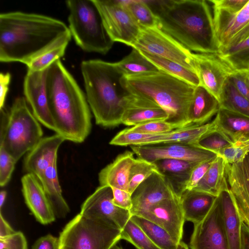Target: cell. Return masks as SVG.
I'll return each instance as SVG.
<instances>
[{"label":"cell","mask_w":249,"mask_h":249,"mask_svg":"<svg viewBox=\"0 0 249 249\" xmlns=\"http://www.w3.org/2000/svg\"><path fill=\"white\" fill-rule=\"evenodd\" d=\"M138 216L147 219L166 230L177 243L181 241L185 221L180 197L177 195L165 199Z\"/></svg>","instance_id":"cell-17"},{"label":"cell","mask_w":249,"mask_h":249,"mask_svg":"<svg viewBox=\"0 0 249 249\" xmlns=\"http://www.w3.org/2000/svg\"><path fill=\"white\" fill-rule=\"evenodd\" d=\"M105 29L111 39L132 47L141 27L126 8L124 0H93Z\"/></svg>","instance_id":"cell-11"},{"label":"cell","mask_w":249,"mask_h":249,"mask_svg":"<svg viewBox=\"0 0 249 249\" xmlns=\"http://www.w3.org/2000/svg\"><path fill=\"white\" fill-rule=\"evenodd\" d=\"M134 153L127 151L119 155L99 173L100 186H108L128 191L130 169L135 158Z\"/></svg>","instance_id":"cell-25"},{"label":"cell","mask_w":249,"mask_h":249,"mask_svg":"<svg viewBox=\"0 0 249 249\" xmlns=\"http://www.w3.org/2000/svg\"><path fill=\"white\" fill-rule=\"evenodd\" d=\"M126 8L141 28L158 27V19L145 0H124Z\"/></svg>","instance_id":"cell-37"},{"label":"cell","mask_w":249,"mask_h":249,"mask_svg":"<svg viewBox=\"0 0 249 249\" xmlns=\"http://www.w3.org/2000/svg\"><path fill=\"white\" fill-rule=\"evenodd\" d=\"M11 75L10 73L0 74V108L4 107L5 99L9 89Z\"/></svg>","instance_id":"cell-51"},{"label":"cell","mask_w":249,"mask_h":249,"mask_svg":"<svg viewBox=\"0 0 249 249\" xmlns=\"http://www.w3.org/2000/svg\"><path fill=\"white\" fill-rule=\"evenodd\" d=\"M69 29L76 44L84 51L107 53L114 42L107 34L93 0H69Z\"/></svg>","instance_id":"cell-7"},{"label":"cell","mask_w":249,"mask_h":249,"mask_svg":"<svg viewBox=\"0 0 249 249\" xmlns=\"http://www.w3.org/2000/svg\"><path fill=\"white\" fill-rule=\"evenodd\" d=\"M139 51L159 70L180 79L195 87L200 85V80L196 72L164 58L143 51L139 50Z\"/></svg>","instance_id":"cell-32"},{"label":"cell","mask_w":249,"mask_h":249,"mask_svg":"<svg viewBox=\"0 0 249 249\" xmlns=\"http://www.w3.org/2000/svg\"><path fill=\"white\" fill-rule=\"evenodd\" d=\"M0 249H28L26 238L21 231L0 238Z\"/></svg>","instance_id":"cell-46"},{"label":"cell","mask_w":249,"mask_h":249,"mask_svg":"<svg viewBox=\"0 0 249 249\" xmlns=\"http://www.w3.org/2000/svg\"><path fill=\"white\" fill-rule=\"evenodd\" d=\"M132 47L172 61L197 73L193 53L158 27L141 28Z\"/></svg>","instance_id":"cell-10"},{"label":"cell","mask_w":249,"mask_h":249,"mask_svg":"<svg viewBox=\"0 0 249 249\" xmlns=\"http://www.w3.org/2000/svg\"><path fill=\"white\" fill-rule=\"evenodd\" d=\"M126 129L133 133L157 134L169 132L174 129L165 121H156L140 124Z\"/></svg>","instance_id":"cell-42"},{"label":"cell","mask_w":249,"mask_h":249,"mask_svg":"<svg viewBox=\"0 0 249 249\" xmlns=\"http://www.w3.org/2000/svg\"><path fill=\"white\" fill-rule=\"evenodd\" d=\"M17 161L0 146V185L5 186L9 181Z\"/></svg>","instance_id":"cell-43"},{"label":"cell","mask_w":249,"mask_h":249,"mask_svg":"<svg viewBox=\"0 0 249 249\" xmlns=\"http://www.w3.org/2000/svg\"><path fill=\"white\" fill-rule=\"evenodd\" d=\"M120 238L130 242L138 249H160L131 219L122 230Z\"/></svg>","instance_id":"cell-38"},{"label":"cell","mask_w":249,"mask_h":249,"mask_svg":"<svg viewBox=\"0 0 249 249\" xmlns=\"http://www.w3.org/2000/svg\"><path fill=\"white\" fill-rule=\"evenodd\" d=\"M130 146L138 158L151 162L163 159L201 162L217 156L216 154L199 148L193 143L173 142Z\"/></svg>","instance_id":"cell-13"},{"label":"cell","mask_w":249,"mask_h":249,"mask_svg":"<svg viewBox=\"0 0 249 249\" xmlns=\"http://www.w3.org/2000/svg\"><path fill=\"white\" fill-rule=\"evenodd\" d=\"M215 118L202 125L191 124L171 131L157 134H141L128 132L126 129L117 133L109 144L118 146L157 144L166 143L196 144L203 137L216 132Z\"/></svg>","instance_id":"cell-9"},{"label":"cell","mask_w":249,"mask_h":249,"mask_svg":"<svg viewBox=\"0 0 249 249\" xmlns=\"http://www.w3.org/2000/svg\"><path fill=\"white\" fill-rule=\"evenodd\" d=\"M156 172L159 171L154 162L136 159L130 171L128 192L132 195L141 183Z\"/></svg>","instance_id":"cell-39"},{"label":"cell","mask_w":249,"mask_h":249,"mask_svg":"<svg viewBox=\"0 0 249 249\" xmlns=\"http://www.w3.org/2000/svg\"><path fill=\"white\" fill-rule=\"evenodd\" d=\"M65 141L57 134L43 138L26 155L23 162L24 171L39 180L46 170L57 161L58 149Z\"/></svg>","instance_id":"cell-22"},{"label":"cell","mask_w":249,"mask_h":249,"mask_svg":"<svg viewBox=\"0 0 249 249\" xmlns=\"http://www.w3.org/2000/svg\"><path fill=\"white\" fill-rule=\"evenodd\" d=\"M219 57L234 71H249V37L238 44L222 49Z\"/></svg>","instance_id":"cell-36"},{"label":"cell","mask_w":249,"mask_h":249,"mask_svg":"<svg viewBox=\"0 0 249 249\" xmlns=\"http://www.w3.org/2000/svg\"><path fill=\"white\" fill-rule=\"evenodd\" d=\"M229 191L243 221L249 226V153L238 163L227 164Z\"/></svg>","instance_id":"cell-21"},{"label":"cell","mask_w":249,"mask_h":249,"mask_svg":"<svg viewBox=\"0 0 249 249\" xmlns=\"http://www.w3.org/2000/svg\"><path fill=\"white\" fill-rule=\"evenodd\" d=\"M248 153L241 145H231L220 150L217 155L222 157L228 164L242 161Z\"/></svg>","instance_id":"cell-44"},{"label":"cell","mask_w":249,"mask_h":249,"mask_svg":"<svg viewBox=\"0 0 249 249\" xmlns=\"http://www.w3.org/2000/svg\"><path fill=\"white\" fill-rule=\"evenodd\" d=\"M59 238L47 234L38 238L34 244L32 249H59Z\"/></svg>","instance_id":"cell-50"},{"label":"cell","mask_w":249,"mask_h":249,"mask_svg":"<svg viewBox=\"0 0 249 249\" xmlns=\"http://www.w3.org/2000/svg\"><path fill=\"white\" fill-rule=\"evenodd\" d=\"M216 132L232 145L249 140V118L220 107Z\"/></svg>","instance_id":"cell-24"},{"label":"cell","mask_w":249,"mask_h":249,"mask_svg":"<svg viewBox=\"0 0 249 249\" xmlns=\"http://www.w3.org/2000/svg\"><path fill=\"white\" fill-rule=\"evenodd\" d=\"M67 46L62 45L40 56L27 66V71H39L46 70L64 55Z\"/></svg>","instance_id":"cell-40"},{"label":"cell","mask_w":249,"mask_h":249,"mask_svg":"<svg viewBox=\"0 0 249 249\" xmlns=\"http://www.w3.org/2000/svg\"><path fill=\"white\" fill-rule=\"evenodd\" d=\"M21 181L25 202L36 220L43 225L55 221L53 209L38 178L33 174L26 173Z\"/></svg>","instance_id":"cell-23"},{"label":"cell","mask_w":249,"mask_h":249,"mask_svg":"<svg viewBox=\"0 0 249 249\" xmlns=\"http://www.w3.org/2000/svg\"><path fill=\"white\" fill-rule=\"evenodd\" d=\"M80 213L110 222L121 230L131 216L129 211L120 208L113 203L111 187L100 185L83 203Z\"/></svg>","instance_id":"cell-15"},{"label":"cell","mask_w":249,"mask_h":249,"mask_svg":"<svg viewBox=\"0 0 249 249\" xmlns=\"http://www.w3.org/2000/svg\"><path fill=\"white\" fill-rule=\"evenodd\" d=\"M69 27L56 18L39 14L13 11L0 14V61L27 66L71 38Z\"/></svg>","instance_id":"cell-1"},{"label":"cell","mask_w":249,"mask_h":249,"mask_svg":"<svg viewBox=\"0 0 249 249\" xmlns=\"http://www.w3.org/2000/svg\"><path fill=\"white\" fill-rule=\"evenodd\" d=\"M7 195V192L5 190H1L0 192V210L4 205Z\"/></svg>","instance_id":"cell-54"},{"label":"cell","mask_w":249,"mask_h":249,"mask_svg":"<svg viewBox=\"0 0 249 249\" xmlns=\"http://www.w3.org/2000/svg\"><path fill=\"white\" fill-rule=\"evenodd\" d=\"M227 163L217 155L197 186L194 189L218 197L229 190L226 167Z\"/></svg>","instance_id":"cell-31"},{"label":"cell","mask_w":249,"mask_h":249,"mask_svg":"<svg viewBox=\"0 0 249 249\" xmlns=\"http://www.w3.org/2000/svg\"><path fill=\"white\" fill-rule=\"evenodd\" d=\"M121 231L110 222L79 213L60 232L59 249H109L121 240Z\"/></svg>","instance_id":"cell-8"},{"label":"cell","mask_w":249,"mask_h":249,"mask_svg":"<svg viewBox=\"0 0 249 249\" xmlns=\"http://www.w3.org/2000/svg\"><path fill=\"white\" fill-rule=\"evenodd\" d=\"M116 63L124 76L159 71L139 50L134 48L127 55Z\"/></svg>","instance_id":"cell-35"},{"label":"cell","mask_w":249,"mask_h":249,"mask_svg":"<svg viewBox=\"0 0 249 249\" xmlns=\"http://www.w3.org/2000/svg\"><path fill=\"white\" fill-rule=\"evenodd\" d=\"M57 161L54 162L44 172L39 180L50 202L56 217H65L70 212V209L64 199L59 183Z\"/></svg>","instance_id":"cell-30"},{"label":"cell","mask_w":249,"mask_h":249,"mask_svg":"<svg viewBox=\"0 0 249 249\" xmlns=\"http://www.w3.org/2000/svg\"><path fill=\"white\" fill-rule=\"evenodd\" d=\"M213 9L214 28L220 50L236 45L249 37V0L236 13Z\"/></svg>","instance_id":"cell-14"},{"label":"cell","mask_w":249,"mask_h":249,"mask_svg":"<svg viewBox=\"0 0 249 249\" xmlns=\"http://www.w3.org/2000/svg\"><path fill=\"white\" fill-rule=\"evenodd\" d=\"M121 83L131 94L147 97L167 113L166 121L174 129L189 124L188 112L195 87L162 71L123 76Z\"/></svg>","instance_id":"cell-5"},{"label":"cell","mask_w":249,"mask_h":249,"mask_svg":"<svg viewBox=\"0 0 249 249\" xmlns=\"http://www.w3.org/2000/svg\"><path fill=\"white\" fill-rule=\"evenodd\" d=\"M47 69L39 71H27L23 81V92L36 118L44 126L54 131L46 89Z\"/></svg>","instance_id":"cell-18"},{"label":"cell","mask_w":249,"mask_h":249,"mask_svg":"<svg viewBox=\"0 0 249 249\" xmlns=\"http://www.w3.org/2000/svg\"><path fill=\"white\" fill-rule=\"evenodd\" d=\"M123 112L122 123L128 126L156 121H166V112L154 101L142 96L129 93L121 102Z\"/></svg>","instance_id":"cell-20"},{"label":"cell","mask_w":249,"mask_h":249,"mask_svg":"<svg viewBox=\"0 0 249 249\" xmlns=\"http://www.w3.org/2000/svg\"><path fill=\"white\" fill-rule=\"evenodd\" d=\"M113 194V202L117 207L129 211L132 207L131 194L127 191L111 187Z\"/></svg>","instance_id":"cell-48"},{"label":"cell","mask_w":249,"mask_h":249,"mask_svg":"<svg viewBox=\"0 0 249 249\" xmlns=\"http://www.w3.org/2000/svg\"><path fill=\"white\" fill-rule=\"evenodd\" d=\"M220 107L249 118V100L242 95L228 78L220 99Z\"/></svg>","instance_id":"cell-34"},{"label":"cell","mask_w":249,"mask_h":249,"mask_svg":"<svg viewBox=\"0 0 249 249\" xmlns=\"http://www.w3.org/2000/svg\"><path fill=\"white\" fill-rule=\"evenodd\" d=\"M249 0H212L213 7L225 10L231 13H236L241 10Z\"/></svg>","instance_id":"cell-49"},{"label":"cell","mask_w":249,"mask_h":249,"mask_svg":"<svg viewBox=\"0 0 249 249\" xmlns=\"http://www.w3.org/2000/svg\"><path fill=\"white\" fill-rule=\"evenodd\" d=\"M193 55L200 85L220 101L224 85L234 70L217 53H193Z\"/></svg>","instance_id":"cell-16"},{"label":"cell","mask_w":249,"mask_h":249,"mask_svg":"<svg viewBox=\"0 0 249 249\" xmlns=\"http://www.w3.org/2000/svg\"><path fill=\"white\" fill-rule=\"evenodd\" d=\"M130 219L138 225L150 240L160 249H176L178 243L170 234L155 223L138 215H131Z\"/></svg>","instance_id":"cell-33"},{"label":"cell","mask_w":249,"mask_h":249,"mask_svg":"<svg viewBox=\"0 0 249 249\" xmlns=\"http://www.w3.org/2000/svg\"><path fill=\"white\" fill-rule=\"evenodd\" d=\"M195 144L199 148L216 155L223 148L232 145L216 132L203 137Z\"/></svg>","instance_id":"cell-41"},{"label":"cell","mask_w":249,"mask_h":249,"mask_svg":"<svg viewBox=\"0 0 249 249\" xmlns=\"http://www.w3.org/2000/svg\"><path fill=\"white\" fill-rule=\"evenodd\" d=\"M240 249H249V226L243 221L241 225Z\"/></svg>","instance_id":"cell-52"},{"label":"cell","mask_w":249,"mask_h":249,"mask_svg":"<svg viewBox=\"0 0 249 249\" xmlns=\"http://www.w3.org/2000/svg\"><path fill=\"white\" fill-rule=\"evenodd\" d=\"M235 145L242 146L245 149L248 153H249V140Z\"/></svg>","instance_id":"cell-55"},{"label":"cell","mask_w":249,"mask_h":249,"mask_svg":"<svg viewBox=\"0 0 249 249\" xmlns=\"http://www.w3.org/2000/svg\"><path fill=\"white\" fill-rule=\"evenodd\" d=\"M224 228L229 249H240L241 225L243 221L229 193L220 194Z\"/></svg>","instance_id":"cell-29"},{"label":"cell","mask_w":249,"mask_h":249,"mask_svg":"<svg viewBox=\"0 0 249 249\" xmlns=\"http://www.w3.org/2000/svg\"><path fill=\"white\" fill-rule=\"evenodd\" d=\"M229 78L237 90L249 100V71H234Z\"/></svg>","instance_id":"cell-45"},{"label":"cell","mask_w":249,"mask_h":249,"mask_svg":"<svg viewBox=\"0 0 249 249\" xmlns=\"http://www.w3.org/2000/svg\"><path fill=\"white\" fill-rule=\"evenodd\" d=\"M16 231H15L9 223L2 216V213H0V238H3L8 236Z\"/></svg>","instance_id":"cell-53"},{"label":"cell","mask_w":249,"mask_h":249,"mask_svg":"<svg viewBox=\"0 0 249 249\" xmlns=\"http://www.w3.org/2000/svg\"><path fill=\"white\" fill-rule=\"evenodd\" d=\"M109 249H123L120 247L117 246L116 244L114 245Z\"/></svg>","instance_id":"cell-57"},{"label":"cell","mask_w":249,"mask_h":249,"mask_svg":"<svg viewBox=\"0 0 249 249\" xmlns=\"http://www.w3.org/2000/svg\"><path fill=\"white\" fill-rule=\"evenodd\" d=\"M214 159L200 162L194 167L191 173L186 190H191L197 186Z\"/></svg>","instance_id":"cell-47"},{"label":"cell","mask_w":249,"mask_h":249,"mask_svg":"<svg viewBox=\"0 0 249 249\" xmlns=\"http://www.w3.org/2000/svg\"><path fill=\"white\" fill-rule=\"evenodd\" d=\"M177 195L160 172H156L141 183L131 195V215H138L161 201Z\"/></svg>","instance_id":"cell-19"},{"label":"cell","mask_w":249,"mask_h":249,"mask_svg":"<svg viewBox=\"0 0 249 249\" xmlns=\"http://www.w3.org/2000/svg\"><path fill=\"white\" fill-rule=\"evenodd\" d=\"M176 249H189V248L185 243L181 241L178 243Z\"/></svg>","instance_id":"cell-56"},{"label":"cell","mask_w":249,"mask_h":249,"mask_svg":"<svg viewBox=\"0 0 249 249\" xmlns=\"http://www.w3.org/2000/svg\"><path fill=\"white\" fill-rule=\"evenodd\" d=\"M190 246L191 249H229L220 195L205 218L194 224Z\"/></svg>","instance_id":"cell-12"},{"label":"cell","mask_w":249,"mask_h":249,"mask_svg":"<svg viewBox=\"0 0 249 249\" xmlns=\"http://www.w3.org/2000/svg\"><path fill=\"white\" fill-rule=\"evenodd\" d=\"M158 19V27L190 51L218 53L213 18L204 0H146Z\"/></svg>","instance_id":"cell-2"},{"label":"cell","mask_w":249,"mask_h":249,"mask_svg":"<svg viewBox=\"0 0 249 249\" xmlns=\"http://www.w3.org/2000/svg\"><path fill=\"white\" fill-rule=\"evenodd\" d=\"M220 107L218 100L201 85L195 87L188 112L189 124H206Z\"/></svg>","instance_id":"cell-27"},{"label":"cell","mask_w":249,"mask_h":249,"mask_svg":"<svg viewBox=\"0 0 249 249\" xmlns=\"http://www.w3.org/2000/svg\"><path fill=\"white\" fill-rule=\"evenodd\" d=\"M154 163L175 193L180 196L186 190L193 169L200 162L180 160L163 159Z\"/></svg>","instance_id":"cell-26"},{"label":"cell","mask_w":249,"mask_h":249,"mask_svg":"<svg viewBox=\"0 0 249 249\" xmlns=\"http://www.w3.org/2000/svg\"><path fill=\"white\" fill-rule=\"evenodd\" d=\"M46 89L56 134L66 141L83 142L91 129L86 95L60 59L47 69Z\"/></svg>","instance_id":"cell-3"},{"label":"cell","mask_w":249,"mask_h":249,"mask_svg":"<svg viewBox=\"0 0 249 249\" xmlns=\"http://www.w3.org/2000/svg\"><path fill=\"white\" fill-rule=\"evenodd\" d=\"M179 197L185 220L194 224L205 218L217 197L192 189L186 190Z\"/></svg>","instance_id":"cell-28"},{"label":"cell","mask_w":249,"mask_h":249,"mask_svg":"<svg viewBox=\"0 0 249 249\" xmlns=\"http://www.w3.org/2000/svg\"><path fill=\"white\" fill-rule=\"evenodd\" d=\"M86 96L96 124L113 127L122 123L121 102L129 93L121 83L123 74L116 62L83 60L80 65Z\"/></svg>","instance_id":"cell-4"},{"label":"cell","mask_w":249,"mask_h":249,"mask_svg":"<svg viewBox=\"0 0 249 249\" xmlns=\"http://www.w3.org/2000/svg\"><path fill=\"white\" fill-rule=\"evenodd\" d=\"M40 123L24 97H18L9 110L0 112V146L17 162L43 138Z\"/></svg>","instance_id":"cell-6"}]
</instances>
